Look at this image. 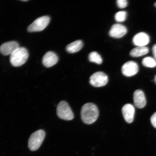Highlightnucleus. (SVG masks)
Returning <instances> with one entry per match:
<instances>
[{"label": "nucleus", "instance_id": "1", "mask_svg": "<svg viewBox=\"0 0 156 156\" xmlns=\"http://www.w3.org/2000/svg\"><path fill=\"white\" fill-rule=\"evenodd\" d=\"M99 115L98 108L93 103H86L82 107L81 118L86 124H90L95 122L98 118Z\"/></svg>", "mask_w": 156, "mask_h": 156}, {"label": "nucleus", "instance_id": "2", "mask_svg": "<svg viewBox=\"0 0 156 156\" xmlns=\"http://www.w3.org/2000/svg\"><path fill=\"white\" fill-rule=\"evenodd\" d=\"M28 57V52L27 49L19 47L10 56V62L14 67H19L26 63Z\"/></svg>", "mask_w": 156, "mask_h": 156}, {"label": "nucleus", "instance_id": "3", "mask_svg": "<svg viewBox=\"0 0 156 156\" xmlns=\"http://www.w3.org/2000/svg\"><path fill=\"white\" fill-rule=\"evenodd\" d=\"M45 136V132L43 130H37L31 134L28 141V146L32 151L38 150L43 142Z\"/></svg>", "mask_w": 156, "mask_h": 156}, {"label": "nucleus", "instance_id": "4", "mask_svg": "<svg viewBox=\"0 0 156 156\" xmlns=\"http://www.w3.org/2000/svg\"><path fill=\"white\" fill-rule=\"evenodd\" d=\"M56 112L60 119L65 120H71L74 118V114L68 103L65 101H61L58 105Z\"/></svg>", "mask_w": 156, "mask_h": 156}, {"label": "nucleus", "instance_id": "5", "mask_svg": "<svg viewBox=\"0 0 156 156\" xmlns=\"http://www.w3.org/2000/svg\"><path fill=\"white\" fill-rule=\"evenodd\" d=\"M50 21V17L47 16L39 17L29 25L27 30L29 32H40L47 27Z\"/></svg>", "mask_w": 156, "mask_h": 156}, {"label": "nucleus", "instance_id": "6", "mask_svg": "<svg viewBox=\"0 0 156 156\" xmlns=\"http://www.w3.org/2000/svg\"><path fill=\"white\" fill-rule=\"evenodd\" d=\"M108 77L102 72L95 73L90 78V83L95 87H101L106 85L108 82Z\"/></svg>", "mask_w": 156, "mask_h": 156}, {"label": "nucleus", "instance_id": "7", "mask_svg": "<svg viewBox=\"0 0 156 156\" xmlns=\"http://www.w3.org/2000/svg\"><path fill=\"white\" fill-rule=\"evenodd\" d=\"M122 72L126 77H132L136 75L138 71L137 63L133 61H129L125 63L122 67Z\"/></svg>", "mask_w": 156, "mask_h": 156}, {"label": "nucleus", "instance_id": "8", "mask_svg": "<svg viewBox=\"0 0 156 156\" xmlns=\"http://www.w3.org/2000/svg\"><path fill=\"white\" fill-rule=\"evenodd\" d=\"M19 47L18 43L14 41L5 42L0 46V52L4 55H11Z\"/></svg>", "mask_w": 156, "mask_h": 156}, {"label": "nucleus", "instance_id": "9", "mask_svg": "<svg viewBox=\"0 0 156 156\" xmlns=\"http://www.w3.org/2000/svg\"><path fill=\"white\" fill-rule=\"evenodd\" d=\"M127 32V30L125 26L122 24H116L112 25L109 34L112 37L119 38L122 37Z\"/></svg>", "mask_w": 156, "mask_h": 156}, {"label": "nucleus", "instance_id": "10", "mask_svg": "<svg viewBox=\"0 0 156 156\" xmlns=\"http://www.w3.org/2000/svg\"><path fill=\"white\" fill-rule=\"evenodd\" d=\"M122 112L123 116L126 121L128 123L133 122L135 114V109L130 104H126L122 107Z\"/></svg>", "mask_w": 156, "mask_h": 156}, {"label": "nucleus", "instance_id": "11", "mask_svg": "<svg viewBox=\"0 0 156 156\" xmlns=\"http://www.w3.org/2000/svg\"><path fill=\"white\" fill-rule=\"evenodd\" d=\"M58 61V56L55 53L52 51H48L45 54L42 60L43 64L47 68L52 67L55 65Z\"/></svg>", "mask_w": 156, "mask_h": 156}, {"label": "nucleus", "instance_id": "12", "mask_svg": "<svg viewBox=\"0 0 156 156\" xmlns=\"http://www.w3.org/2000/svg\"><path fill=\"white\" fill-rule=\"evenodd\" d=\"M133 100L134 105L138 108H143L146 106V101L145 95L143 91L140 90L134 91Z\"/></svg>", "mask_w": 156, "mask_h": 156}, {"label": "nucleus", "instance_id": "13", "mask_svg": "<svg viewBox=\"0 0 156 156\" xmlns=\"http://www.w3.org/2000/svg\"><path fill=\"white\" fill-rule=\"evenodd\" d=\"M133 42L135 45L138 47L145 46L149 44L150 37L148 35L144 32H140L136 34L133 39Z\"/></svg>", "mask_w": 156, "mask_h": 156}, {"label": "nucleus", "instance_id": "14", "mask_svg": "<svg viewBox=\"0 0 156 156\" xmlns=\"http://www.w3.org/2000/svg\"><path fill=\"white\" fill-rule=\"evenodd\" d=\"M83 46V43L81 40H77L68 45L66 50L69 53H76L81 50Z\"/></svg>", "mask_w": 156, "mask_h": 156}, {"label": "nucleus", "instance_id": "15", "mask_svg": "<svg viewBox=\"0 0 156 156\" xmlns=\"http://www.w3.org/2000/svg\"><path fill=\"white\" fill-rule=\"evenodd\" d=\"M149 52V49L147 47H137L132 49L130 54L133 57H138L147 54Z\"/></svg>", "mask_w": 156, "mask_h": 156}, {"label": "nucleus", "instance_id": "16", "mask_svg": "<svg viewBox=\"0 0 156 156\" xmlns=\"http://www.w3.org/2000/svg\"><path fill=\"white\" fill-rule=\"evenodd\" d=\"M89 59L90 62H94L97 64H100L102 63V57L97 52H91L89 55Z\"/></svg>", "mask_w": 156, "mask_h": 156}, {"label": "nucleus", "instance_id": "17", "mask_svg": "<svg viewBox=\"0 0 156 156\" xmlns=\"http://www.w3.org/2000/svg\"><path fill=\"white\" fill-rule=\"evenodd\" d=\"M142 63L145 67L154 68L156 67V60L151 57H147L144 58Z\"/></svg>", "mask_w": 156, "mask_h": 156}, {"label": "nucleus", "instance_id": "18", "mask_svg": "<svg viewBox=\"0 0 156 156\" xmlns=\"http://www.w3.org/2000/svg\"><path fill=\"white\" fill-rule=\"evenodd\" d=\"M126 16L127 13L126 11H120L115 15V19L118 22H124L126 19Z\"/></svg>", "mask_w": 156, "mask_h": 156}, {"label": "nucleus", "instance_id": "19", "mask_svg": "<svg viewBox=\"0 0 156 156\" xmlns=\"http://www.w3.org/2000/svg\"><path fill=\"white\" fill-rule=\"evenodd\" d=\"M117 4L120 9H124L128 5V2L126 0H118Z\"/></svg>", "mask_w": 156, "mask_h": 156}, {"label": "nucleus", "instance_id": "20", "mask_svg": "<svg viewBox=\"0 0 156 156\" xmlns=\"http://www.w3.org/2000/svg\"><path fill=\"white\" fill-rule=\"evenodd\" d=\"M151 120L152 125L156 129V112L152 115Z\"/></svg>", "mask_w": 156, "mask_h": 156}, {"label": "nucleus", "instance_id": "21", "mask_svg": "<svg viewBox=\"0 0 156 156\" xmlns=\"http://www.w3.org/2000/svg\"><path fill=\"white\" fill-rule=\"evenodd\" d=\"M152 51L154 56V57L156 59V44L154 45L152 48Z\"/></svg>", "mask_w": 156, "mask_h": 156}, {"label": "nucleus", "instance_id": "22", "mask_svg": "<svg viewBox=\"0 0 156 156\" xmlns=\"http://www.w3.org/2000/svg\"><path fill=\"white\" fill-rule=\"evenodd\" d=\"M23 2H27V1H28V0H25V1H24V0H22V1H21Z\"/></svg>", "mask_w": 156, "mask_h": 156}, {"label": "nucleus", "instance_id": "23", "mask_svg": "<svg viewBox=\"0 0 156 156\" xmlns=\"http://www.w3.org/2000/svg\"><path fill=\"white\" fill-rule=\"evenodd\" d=\"M155 82L156 83V75L155 76Z\"/></svg>", "mask_w": 156, "mask_h": 156}, {"label": "nucleus", "instance_id": "24", "mask_svg": "<svg viewBox=\"0 0 156 156\" xmlns=\"http://www.w3.org/2000/svg\"><path fill=\"white\" fill-rule=\"evenodd\" d=\"M154 5H155V7H156V2L155 3Z\"/></svg>", "mask_w": 156, "mask_h": 156}]
</instances>
